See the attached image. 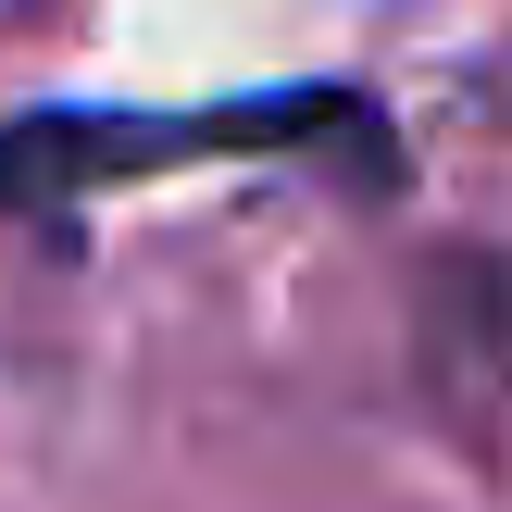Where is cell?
<instances>
[{
	"mask_svg": "<svg viewBox=\"0 0 512 512\" xmlns=\"http://www.w3.org/2000/svg\"><path fill=\"white\" fill-rule=\"evenodd\" d=\"M350 138L388 163V113L350 75L313 88H263V100H200V113H138V100H38L0 113V200H88V188H138L163 163H213V150H313Z\"/></svg>",
	"mask_w": 512,
	"mask_h": 512,
	"instance_id": "6da1fadb",
	"label": "cell"
}]
</instances>
